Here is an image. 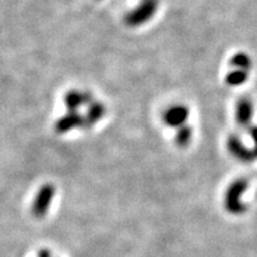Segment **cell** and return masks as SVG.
<instances>
[{"mask_svg": "<svg viewBox=\"0 0 257 257\" xmlns=\"http://www.w3.org/2000/svg\"><path fill=\"white\" fill-rule=\"evenodd\" d=\"M157 0H142L141 4L131 10L125 17V22L128 27H140L149 22L157 11Z\"/></svg>", "mask_w": 257, "mask_h": 257, "instance_id": "cell-1", "label": "cell"}, {"mask_svg": "<svg viewBox=\"0 0 257 257\" xmlns=\"http://www.w3.org/2000/svg\"><path fill=\"white\" fill-rule=\"evenodd\" d=\"M54 195H55V187L53 185L47 184L42 186L40 191L35 197L34 204H32V214L36 218H42L49 212V207L53 202Z\"/></svg>", "mask_w": 257, "mask_h": 257, "instance_id": "cell-2", "label": "cell"}, {"mask_svg": "<svg viewBox=\"0 0 257 257\" xmlns=\"http://www.w3.org/2000/svg\"><path fill=\"white\" fill-rule=\"evenodd\" d=\"M188 114V108L184 105L170 106L163 114V120L170 127H181L187 121Z\"/></svg>", "mask_w": 257, "mask_h": 257, "instance_id": "cell-3", "label": "cell"}, {"mask_svg": "<svg viewBox=\"0 0 257 257\" xmlns=\"http://www.w3.org/2000/svg\"><path fill=\"white\" fill-rule=\"evenodd\" d=\"M93 102L91 93L70 91L64 96V104L69 112H76L82 105H89Z\"/></svg>", "mask_w": 257, "mask_h": 257, "instance_id": "cell-4", "label": "cell"}, {"mask_svg": "<svg viewBox=\"0 0 257 257\" xmlns=\"http://www.w3.org/2000/svg\"><path fill=\"white\" fill-rule=\"evenodd\" d=\"M83 127V117L78 112H68V114L60 118L55 124V131L57 134H64L75 127Z\"/></svg>", "mask_w": 257, "mask_h": 257, "instance_id": "cell-5", "label": "cell"}, {"mask_svg": "<svg viewBox=\"0 0 257 257\" xmlns=\"http://www.w3.org/2000/svg\"><path fill=\"white\" fill-rule=\"evenodd\" d=\"M253 117V106L249 99H240L236 106V120L238 125L248 127Z\"/></svg>", "mask_w": 257, "mask_h": 257, "instance_id": "cell-6", "label": "cell"}, {"mask_svg": "<svg viewBox=\"0 0 257 257\" xmlns=\"http://www.w3.org/2000/svg\"><path fill=\"white\" fill-rule=\"evenodd\" d=\"M227 148L232 155L242 161H251L256 155L255 152L248 149L237 136H231L227 140Z\"/></svg>", "mask_w": 257, "mask_h": 257, "instance_id": "cell-7", "label": "cell"}, {"mask_svg": "<svg viewBox=\"0 0 257 257\" xmlns=\"http://www.w3.org/2000/svg\"><path fill=\"white\" fill-rule=\"evenodd\" d=\"M106 112V107L101 102L93 101L88 105V111L86 117L83 118V127H91L98 123L99 120L104 117Z\"/></svg>", "mask_w": 257, "mask_h": 257, "instance_id": "cell-8", "label": "cell"}, {"mask_svg": "<svg viewBox=\"0 0 257 257\" xmlns=\"http://www.w3.org/2000/svg\"><path fill=\"white\" fill-rule=\"evenodd\" d=\"M246 80H248V73H246V70L237 69L227 74L225 81H226L229 86L236 87V86H240L243 85V83H245Z\"/></svg>", "mask_w": 257, "mask_h": 257, "instance_id": "cell-9", "label": "cell"}, {"mask_svg": "<svg viewBox=\"0 0 257 257\" xmlns=\"http://www.w3.org/2000/svg\"><path fill=\"white\" fill-rule=\"evenodd\" d=\"M230 63L240 70H248L251 68V59L244 53L234 54L230 61Z\"/></svg>", "mask_w": 257, "mask_h": 257, "instance_id": "cell-10", "label": "cell"}, {"mask_svg": "<svg viewBox=\"0 0 257 257\" xmlns=\"http://www.w3.org/2000/svg\"><path fill=\"white\" fill-rule=\"evenodd\" d=\"M192 135H193L192 127L187 126V125H184V126L179 127L178 134H176V137H175L176 143H178L180 147L188 146V143L191 142L192 140Z\"/></svg>", "mask_w": 257, "mask_h": 257, "instance_id": "cell-11", "label": "cell"}, {"mask_svg": "<svg viewBox=\"0 0 257 257\" xmlns=\"http://www.w3.org/2000/svg\"><path fill=\"white\" fill-rule=\"evenodd\" d=\"M250 135H251L253 143H255V154L257 155V126H252L250 128Z\"/></svg>", "mask_w": 257, "mask_h": 257, "instance_id": "cell-12", "label": "cell"}, {"mask_svg": "<svg viewBox=\"0 0 257 257\" xmlns=\"http://www.w3.org/2000/svg\"><path fill=\"white\" fill-rule=\"evenodd\" d=\"M37 257H51V252L47 249H42L38 251Z\"/></svg>", "mask_w": 257, "mask_h": 257, "instance_id": "cell-13", "label": "cell"}]
</instances>
